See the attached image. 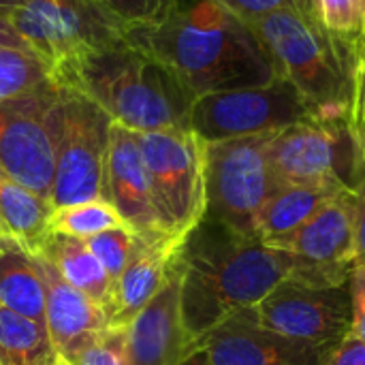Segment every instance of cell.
Wrapping results in <instances>:
<instances>
[{"label": "cell", "instance_id": "obj_1", "mask_svg": "<svg viewBox=\"0 0 365 365\" xmlns=\"http://www.w3.org/2000/svg\"><path fill=\"white\" fill-rule=\"evenodd\" d=\"M180 267L182 317L195 344L229 317L257 306L284 280L338 287L319 267L207 218L184 240Z\"/></svg>", "mask_w": 365, "mask_h": 365}, {"label": "cell", "instance_id": "obj_2", "mask_svg": "<svg viewBox=\"0 0 365 365\" xmlns=\"http://www.w3.org/2000/svg\"><path fill=\"white\" fill-rule=\"evenodd\" d=\"M124 38L160 60L195 98L282 77L252 26L222 0H173L160 21L128 28Z\"/></svg>", "mask_w": 365, "mask_h": 365}, {"label": "cell", "instance_id": "obj_3", "mask_svg": "<svg viewBox=\"0 0 365 365\" xmlns=\"http://www.w3.org/2000/svg\"><path fill=\"white\" fill-rule=\"evenodd\" d=\"M53 79L135 133L190 128L195 94L154 56L126 38L81 51L53 66Z\"/></svg>", "mask_w": 365, "mask_h": 365}, {"label": "cell", "instance_id": "obj_4", "mask_svg": "<svg viewBox=\"0 0 365 365\" xmlns=\"http://www.w3.org/2000/svg\"><path fill=\"white\" fill-rule=\"evenodd\" d=\"M252 30L289 79L319 113H346L357 49L329 34L295 6L250 21Z\"/></svg>", "mask_w": 365, "mask_h": 365}, {"label": "cell", "instance_id": "obj_5", "mask_svg": "<svg viewBox=\"0 0 365 365\" xmlns=\"http://www.w3.org/2000/svg\"><path fill=\"white\" fill-rule=\"evenodd\" d=\"M278 186L353 188L365 173L359 137L346 113H314L269 137Z\"/></svg>", "mask_w": 365, "mask_h": 365}, {"label": "cell", "instance_id": "obj_6", "mask_svg": "<svg viewBox=\"0 0 365 365\" xmlns=\"http://www.w3.org/2000/svg\"><path fill=\"white\" fill-rule=\"evenodd\" d=\"M272 135L205 143V216L257 237V218L280 188L267 158Z\"/></svg>", "mask_w": 365, "mask_h": 365}, {"label": "cell", "instance_id": "obj_7", "mask_svg": "<svg viewBox=\"0 0 365 365\" xmlns=\"http://www.w3.org/2000/svg\"><path fill=\"white\" fill-rule=\"evenodd\" d=\"M165 233L188 237L205 216V143L190 128L137 133Z\"/></svg>", "mask_w": 365, "mask_h": 365}, {"label": "cell", "instance_id": "obj_8", "mask_svg": "<svg viewBox=\"0 0 365 365\" xmlns=\"http://www.w3.org/2000/svg\"><path fill=\"white\" fill-rule=\"evenodd\" d=\"M64 86L53 77L0 103V167L51 203Z\"/></svg>", "mask_w": 365, "mask_h": 365}, {"label": "cell", "instance_id": "obj_9", "mask_svg": "<svg viewBox=\"0 0 365 365\" xmlns=\"http://www.w3.org/2000/svg\"><path fill=\"white\" fill-rule=\"evenodd\" d=\"M319 113L304 94L284 77L265 86L210 92L195 98L190 130L203 141H227L240 137L276 135Z\"/></svg>", "mask_w": 365, "mask_h": 365}, {"label": "cell", "instance_id": "obj_10", "mask_svg": "<svg viewBox=\"0 0 365 365\" xmlns=\"http://www.w3.org/2000/svg\"><path fill=\"white\" fill-rule=\"evenodd\" d=\"M113 120L88 96L64 88L56 137L51 210L105 201V169Z\"/></svg>", "mask_w": 365, "mask_h": 365}, {"label": "cell", "instance_id": "obj_11", "mask_svg": "<svg viewBox=\"0 0 365 365\" xmlns=\"http://www.w3.org/2000/svg\"><path fill=\"white\" fill-rule=\"evenodd\" d=\"M248 312L259 325L284 338L336 349L353 331V282L346 287H310L284 280Z\"/></svg>", "mask_w": 365, "mask_h": 365}, {"label": "cell", "instance_id": "obj_12", "mask_svg": "<svg viewBox=\"0 0 365 365\" xmlns=\"http://www.w3.org/2000/svg\"><path fill=\"white\" fill-rule=\"evenodd\" d=\"M6 15L30 49L51 66L124 38V26L94 0H19Z\"/></svg>", "mask_w": 365, "mask_h": 365}, {"label": "cell", "instance_id": "obj_13", "mask_svg": "<svg viewBox=\"0 0 365 365\" xmlns=\"http://www.w3.org/2000/svg\"><path fill=\"white\" fill-rule=\"evenodd\" d=\"M197 349L212 365H325L334 351L284 338L259 325L248 310L210 329Z\"/></svg>", "mask_w": 365, "mask_h": 365}, {"label": "cell", "instance_id": "obj_14", "mask_svg": "<svg viewBox=\"0 0 365 365\" xmlns=\"http://www.w3.org/2000/svg\"><path fill=\"white\" fill-rule=\"evenodd\" d=\"M353 188L329 197L299 229L267 246L284 250L321 272L338 287L351 284L355 274Z\"/></svg>", "mask_w": 365, "mask_h": 365}, {"label": "cell", "instance_id": "obj_15", "mask_svg": "<svg viewBox=\"0 0 365 365\" xmlns=\"http://www.w3.org/2000/svg\"><path fill=\"white\" fill-rule=\"evenodd\" d=\"M126 329L128 365H182L192 351H197L182 317L180 257L163 289Z\"/></svg>", "mask_w": 365, "mask_h": 365}, {"label": "cell", "instance_id": "obj_16", "mask_svg": "<svg viewBox=\"0 0 365 365\" xmlns=\"http://www.w3.org/2000/svg\"><path fill=\"white\" fill-rule=\"evenodd\" d=\"M105 201L113 205L126 227L139 237L158 240L169 235L165 233L154 207L139 135L120 124L111 126L105 169Z\"/></svg>", "mask_w": 365, "mask_h": 365}, {"label": "cell", "instance_id": "obj_17", "mask_svg": "<svg viewBox=\"0 0 365 365\" xmlns=\"http://www.w3.org/2000/svg\"><path fill=\"white\" fill-rule=\"evenodd\" d=\"M186 237L163 235L158 240H135L130 259L113 284L107 310L109 327H128L130 321L150 304V299L167 282Z\"/></svg>", "mask_w": 365, "mask_h": 365}, {"label": "cell", "instance_id": "obj_18", "mask_svg": "<svg viewBox=\"0 0 365 365\" xmlns=\"http://www.w3.org/2000/svg\"><path fill=\"white\" fill-rule=\"evenodd\" d=\"M38 267L45 284V327L60 359H68L77 349L109 327L107 312L71 287L58 269L38 252Z\"/></svg>", "mask_w": 365, "mask_h": 365}, {"label": "cell", "instance_id": "obj_19", "mask_svg": "<svg viewBox=\"0 0 365 365\" xmlns=\"http://www.w3.org/2000/svg\"><path fill=\"white\" fill-rule=\"evenodd\" d=\"M36 252L43 255L71 287L81 291L105 312L109 310L113 284L86 240L49 231Z\"/></svg>", "mask_w": 365, "mask_h": 365}, {"label": "cell", "instance_id": "obj_20", "mask_svg": "<svg viewBox=\"0 0 365 365\" xmlns=\"http://www.w3.org/2000/svg\"><path fill=\"white\" fill-rule=\"evenodd\" d=\"M0 306L45 323V284L38 259L15 237L0 242Z\"/></svg>", "mask_w": 365, "mask_h": 365}, {"label": "cell", "instance_id": "obj_21", "mask_svg": "<svg viewBox=\"0 0 365 365\" xmlns=\"http://www.w3.org/2000/svg\"><path fill=\"white\" fill-rule=\"evenodd\" d=\"M346 188L329 186H280L257 218V237L272 244L299 229L329 197Z\"/></svg>", "mask_w": 365, "mask_h": 365}, {"label": "cell", "instance_id": "obj_22", "mask_svg": "<svg viewBox=\"0 0 365 365\" xmlns=\"http://www.w3.org/2000/svg\"><path fill=\"white\" fill-rule=\"evenodd\" d=\"M49 214V201L41 199L0 167V218L9 233L30 252H36L47 237Z\"/></svg>", "mask_w": 365, "mask_h": 365}, {"label": "cell", "instance_id": "obj_23", "mask_svg": "<svg viewBox=\"0 0 365 365\" xmlns=\"http://www.w3.org/2000/svg\"><path fill=\"white\" fill-rule=\"evenodd\" d=\"M56 359L45 323L0 306V365H51Z\"/></svg>", "mask_w": 365, "mask_h": 365}, {"label": "cell", "instance_id": "obj_24", "mask_svg": "<svg viewBox=\"0 0 365 365\" xmlns=\"http://www.w3.org/2000/svg\"><path fill=\"white\" fill-rule=\"evenodd\" d=\"M126 227L122 216L113 210L107 201H86L64 207H53L47 220V231L51 233H66L81 240L98 235L109 229Z\"/></svg>", "mask_w": 365, "mask_h": 365}, {"label": "cell", "instance_id": "obj_25", "mask_svg": "<svg viewBox=\"0 0 365 365\" xmlns=\"http://www.w3.org/2000/svg\"><path fill=\"white\" fill-rule=\"evenodd\" d=\"M53 77V66L32 49L0 47V103Z\"/></svg>", "mask_w": 365, "mask_h": 365}, {"label": "cell", "instance_id": "obj_26", "mask_svg": "<svg viewBox=\"0 0 365 365\" xmlns=\"http://www.w3.org/2000/svg\"><path fill=\"white\" fill-rule=\"evenodd\" d=\"M62 361L68 365H128V329L107 327Z\"/></svg>", "mask_w": 365, "mask_h": 365}, {"label": "cell", "instance_id": "obj_27", "mask_svg": "<svg viewBox=\"0 0 365 365\" xmlns=\"http://www.w3.org/2000/svg\"><path fill=\"white\" fill-rule=\"evenodd\" d=\"M137 233H133L128 227H120V229H109L103 231L98 235L88 237V246L90 250L96 255V259L103 263L111 284H115L130 259L133 246H135Z\"/></svg>", "mask_w": 365, "mask_h": 365}, {"label": "cell", "instance_id": "obj_28", "mask_svg": "<svg viewBox=\"0 0 365 365\" xmlns=\"http://www.w3.org/2000/svg\"><path fill=\"white\" fill-rule=\"evenodd\" d=\"M319 19L329 34L357 49L364 19L355 0H319Z\"/></svg>", "mask_w": 365, "mask_h": 365}, {"label": "cell", "instance_id": "obj_29", "mask_svg": "<svg viewBox=\"0 0 365 365\" xmlns=\"http://www.w3.org/2000/svg\"><path fill=\"white\" fill-rule=\"evenodd\" d=\"M113 19H118L124 30L145 24H156L165 17L173 0H94Z\"/></svg>", "mask_w": 365, "mask_h": 365}, {"label": "cell", "instance_id": "obj_30", "mask_svg": "<svg viewBox=\"0 0 365 365\" xmlns=\"http://www.w3.org/2000/svg\"><path fill=\"white\" fill-rule=\"evenodd\" d=\"M349 122L359 137H365V49L357 53L351 75V98H349Z\"/></svg>", "mask_w": 365, "mask_h": 365}, {"label": "cell", "instance_id": "obj_31", "mask_svg": "<svg viewBox=\"0 0 365 365\" xmlns=\"http://www.w3.org/2000/svg\"><path fill=\"white\" fill-rule=\"evenodd\" d=\"M235 15L246 19L248 24L255 19H261L274 11L293 6V0H222Z\"/></svg>", "mask_w": 365, "mask_h": 365}, {"label": "cell", "instance_id": "obj_32", "mask_svg": "<svg viewBox=\"0 0 365 365\" xmlns=\"http://www.w3.org/2000/svg\"><path fill=\"white\" fill-rule=\"evenodd\" d=\"M353 225H355V267L365 265V173L353 186Z\"/></svg>", "mask_w": 365, "mask_h": 365}, {"label": "cell", "instance_id": "obj_33", "mask_svg": "<svg viewBox=\"0 0 365 365\" xmlns=\"http://www.w3.org/2000/svg\"><path fill=\"white\" fill-rule=\"evenodd\" d=\"M325 365H365V344L351 331L331 351Z\"/></svg>", "mask_w": 365, "mask_h": 365}, {"label": "cell", "instance_id": "obj_34", "mask_svg": "<svg viewBox=\"0 0 365 365\" xmlns=\"http://www.w3.org/2000/svg\"><path fill=\"white\" fill-rule=\"evenodd\" d=\"M0 47H21V49H30V45L19 36V32L15 30V26L11 24L9 15L4 11H0Z\"/></svg>", "mask_w": 365, "mask_h": 365}, {"label": "cell", "instance_id": "obj_35", "mask_svg": "<svg viewBox=\"0 0 365 365\" xmlns=\"http://www.w3.org/2000/svg\"><path fill=\"white\" fill-rule=\"evenodd\" d=\"M355 293V291H353ZM353 334L365 344V302L355 295V319H353Z\"/></svg>", "mask_w": 365, "mask_h": 365}, {"label": "cell", "instance_id": "obj_36", "mask_svg": "<svg viewBox=\"0 0 365 365\" xmlns=\"http://www.w3.org/2000/svg\"><path fill=\"white\" fill-rule=\"evenodd\" d=\"M293 6L302 15H306L308 19H314V21L321 24V19H319V0H293Z\"/></svg>", "mask_w": 365, "mask_h": 365}, {"label": "cell", "instance_id": "obj_37", "mask_svg": "<svg viewBox=\"0 0 365 365\" xmlns=\"http://www.w3.org/2000/svg\"><path fill=\"white\" fill-rule=\"evenodd\" d=\"M353 291H355V295H359L365 302V265L355 267V274H353Z\"/></svg>", "mask_w": 365, "mask_h": 365}, {"label": "cell", "instance_id": "obj_38", "mask_svg": "<svg viewBox=\"0 0 365 365\" xmlns=\"http://www.w3.org/2000/svg\"><path fill=\"white\" fill-rule=\"evenodd\" d=\"M182 365H212V364H210V359L205 357V353L197 349V351H192V353L186 357V361H184Z\"/></svg>", "mask_w": 365, "mask_h": 365}, {"label": "cell", "instance_id": "obj_39", "mask_svg": "<svg viewBox=\"0 0 365 365\" xmlns=\"http://www.w3.org/2000/svg\"><path fill=\"white\" fill-rule=\"evenodd\" d=\"M17 4H19V0H0V11L11 13L13 9H17Z\"/></svg>", "mask_w": 365, "mask_h": 365}, {"label": "cell", "instance_id": "obj_40", "mask_svg": "<svg viewBox=\"0 0 365 365\" xmlns=\"http://www.w3.org/2000/svg\"><path fill=\"white\" fill-rule=\"evenodd\" d=\"M13 235L9 233V229H6V225L2 222V218H0V242H4V240H11Z\"/></svg>", "mask_w": 365, "mask_h": 365}, {"label": "cell", "instance_id": "obj_41", "mask_svg": "<svg viewBox=\"0 0 365 365\" xmlns=\"http://www.w3.org/2000/svg\"><path fill=\"white\" fill-rule=\"evenodd\" d=\"M365 49V17H364V26H361V34H359V41H357V53Z\"/></svg>", "mask_w": 365, "mask_h": 365}, {"label": "cell", "instance_id": "obj_42", "mask_svg": "<svg viewBox=\"0 0 365 365\" xmlns=\"http://www.w3.org/2000/svg\"><path fill=\"white\" fill-rule=\"evenodd\" d=\"M357 2V9H359V15H361V19L365 17V0H355ZM364 26V24H361Z\"/></svg>", "mask_w": 365, "mask_h": 365}, {"label": "cell", "instance_id": "obj_43", "mask_svg": "<svg viewBox=\"0 0 365 365\" xmlns=\"http://www.w3.org/2000/svg\"><path fill=\"white\" fill-rule=\"evenodd\" d=\"M51 365H68V364H66V361H62V359L58 357V359H56V361H53V364H51Z\"/></svg>", "mask_w": 365, "mask_h": 365}, {"label": "cell", "instance_id": "obj_44", "mask_svg": "<svg viewBox=\"0 0 365 365\" xmlns=\"http://www.w3.org/2000/svg\"><path fill=\"white\" fill-rule=\"evenodd\" d=\"M361 154H364V163H365V137L361 139Z\"/></svg>", "mask_w": 365, "mask_h": 365}]
</instances>
